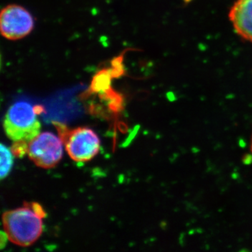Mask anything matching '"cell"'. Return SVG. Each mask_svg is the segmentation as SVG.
Here are the masks:
<instances>
[{
	"label": "cell",
	"instance_id": "1",
	"mask_svg": "<svg viewBox=\"0 0 252 252\" xmlns=\"http://www.w3.org/2000/svg\"><path fill=\"white\" fill-rule=\"evenodd\" d=\"M42 217L33 210L29 203L24 207L3 214L5 234L9 241L21 247L36 243L43 232Z\"/></svg>",
	"mask_w": 252,
	"mask_h": 252
},
{
	"label": "cell",
	"instance_id": "2",
	"mask_svg": "<svg viewBox=\"0 0 252 252\" xmlns=\"http://www.w3.org/2000/svg\"><path fill=\"white\" fill-rule=\"evenodd\" d=\"M3 127L6 135L14 142L29 144L41 132V124L35 108L26 101L15 102L9 107Z\"/></svg>",
	"mask_w": 252,
	"mask_h": 252
},
{
	"label": "cell",
	"instance_id": "3",
	"mask_svg": "<svg viewBox=\"0 0 252 252\" xmlns=\"http://www.w3.org/2000/svg\"><path fill=\"white\" fill-rule=\"evenodd\" d=\"M62 140L69 157L76 162L92 160L100 149V140L92 129L77 127L72 130L63 129Z\"/></svg>",
	"mask_w": 252,
	"mask_h": 252
},
{
	"label": "cell",
	"instance_id": "4",
	"mask_svg": "<svg viewBox=\"0 0 252 252\" xmlns=\"http://www.w3.org/2000/svg\"><path fill=\"white\" fill-rule=\"evenodd\" d=\"M28 154L36 166L53 168L62 159L63 141L52 132H43L28 144Z\"/></svg>",
	"mask_w": 252,
	"mask_h": 252
},
{
	"label": "cell",
	"instance_id": "5",
	"mask_svg": "<svg viewBox=\"0 0 252 252\" xmlns=\"http://www.w3.org/2000/svg\"><path fill=\"white\" fill-rule=\"evenodd\" d=\"M34 18L27 9L12 4L1 10L0 31L6 39L18 40L28 36L34 28Z\"/></svg>",
	"mask_w": 252,
	"mask_h": 252
},
{
	"label": "cell",
	"instance_id": "6",
	"mask_svg": "<svg viewBox=\"0 0 252 252\" xmlns=\"http://www.w3.org/2000/svg\"><path fill=\"white\" fill-rule=\"evenodd\" d=\"M228 18L236 34L252 43V0H236Z\"/></svg>",
	"mask_w": 252,
	"mask_h": 252
},
{
	"label": "cell",
	"instance_id": "7",
	"mask_svg": "<svg viewBox=\"0 0 252 252\" xmlns=\"http://www.w3.org/2000/svg\"><path fill=\"white\" fill-rule=\"evenodd\" d=\"M112 76V72L107 69L97 73L93 80L91 90L94 92L107 91L110 87Z\"/></svg>",
	"mask_w": 252,
	"mask_h": 252
},
{
	"label": "cell",
	"instance_id": "8",
	"mask_svg": "<svg viewBox=\"0 0 252 252\" xmlns=\"http://www.w3.org/2000/svg\"><path fill=\"white\" fill-rule=\"evenodd\" d=\"M14 162V154L7 147L1 144V180L9 175Z\"/></svg>",
	"mask_w": 252,
	"mask_h": 252
},
{
	"label": "cell",
	"instance_id": "9",
	"mask_svg": "<svg viewBox=\"0 0 252 252\" xmlns=\"http://www.w3.org/2000/svg\"><path fill=\"white\" fill-rule=\"evenodd\" d=\"M251 152L252 154V143H251Z\"/></svg>",
	"mask_w": 252,
	"mask_h": 252
}]
</instances>
